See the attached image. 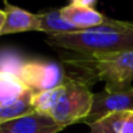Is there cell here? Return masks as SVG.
Listing matches in <instances>:
<instances>
[{
    "mask_svg": "<svg viewBox=\"0 0 133 133\" xmlns=\"http://www.w3.org/2000/svg\"><path fill=\"white\" fill-rule=\"evenodd\" d=\"M0 133H4V132H2V131H1V129H0Z\"/></svg>",
    "mask_w": 133,
    "mask_h": 133,
    "instance_id": "2e32d148",
    "label": "cell"
},
{
    "mask_svg": "<svg viewBox=\"0 0 133 133\" xmlns=\"http://www.w3.org/2000/svg\"><path fill=\"white\" fill-rule=\"evenodd\" d=\"M39 14L40 19V28L42 33L46 35H56V34H64V33L77 32V28L71 25L62 14L61 8L53 9L48 12H42Z\"/></svg>",
    "mask_w": 133,
    "mask_h": 133,
    "instance_id": "9c48e42d",
    "label": "cell"
},
{
    "mask_svg": "<svg viewBox=\"0 0 133 133\" xmlns=\"http://www.w3.org/2000/svg\"><path fill=\"white\" fill-rule=\"evenodd\" d=\"M27 58L19 51L12 49L0 50V72H8L18 77L22 65Z\"/></svg>",
    "mask_w": 133,
    "mask_h": 133,
    "instance_id": "5bb4252c",
    "label": "cell"
},
{
    "mask_svg": "<svg viewBox=\"0 0 133 133\" xmlns=\"http://www.w3.org/2000/svg\"><path fill=\"white\" fill-rule=\"evenodd\" d=\"M115 112H133V87L120 92H108L105 90L94 94V103L85 125Z\"/></svg>",
    "mask_w": 133,
    "mask_h": 133,
    "instance_id": "5b68a950",
    "label": "cell"
},
{
    "mask_svg": "<svg viewBox=\"0 0 133 133\" xmlns=\"http://www.w3.org/2000/svg\"><path fill=\"white\" fill-rule=\"evenodd\" d=\"M94 103V94L85 84L66 79L57 103L49 113V117L61 127L83 123L89 117Z\"/></svg>",
    "mask_w": 133,
    "mask_h": 133,
    "instance_id": "3957f363",
    "label": "cell"
},
{
    "mask_svg": "<svg viewBox=\"0 0 133 133\" xmlns=\"http://www.w3.org/2000/svg\"><path fill=\"white\" fill-rule=\"evenodd\" d=\"M66 78L85 84L91 89L104 82L108 92H120L132 88L133 50L105 54H74L57 50Z\"/></svg>",
    "mask_w": 133,
    "mask_h": 133,
    "instance_id": "6da1fadb",
    "label": "cell"
},
{
    "mask_svg": "<svg viewBox=\"0 0 133 133\" xmlns=\"http://www.w3.org/2000/svg\"><path fill=\"white\" fill-rule=\"evenodd\" d=\"M33 92L27 89L18 99L0 108V125L18 118L34 113L33 106Z\"/></svg>",
    "mask_w": 133,
    "mask_h": 133,
    "instance_id": "30bf717a",
    "label": "cell"
},
{
    "mask_svg": "<svg viewBox=\"0 0 133 133\" xmlns=\"http://www.w3.org/2000/svg\"><path fill=\"white\" fill-rule=\"evenodd\" d=\"M0 129L4 133H58L64 130L50 117L36 112L4 123Z\"/></svg>",
    "mask_w": 133,
    "mask_h": 133,
    "instance_id": "52a82bcc",
    "label": "cell"
},
{
    "mask_svg": "<svg viewBox=\"0 0 133 133\" xmlns=\"http://www.w3.org/2000/svg\"><path fill=\"white\" fill-rule=\"evenodd\" d=\"M95 0H72L61 11L64 18L78 30L96 27L108 20V16L97 11Z\"/></svg>",
    "mask_w": 133,
    "mask_h": 133,
    "instance_id": "8992f818",
    "label": "cell"
},
{
    "mask_svg": "<svg viewBox=\"0 0 133 133\" xmlns=\"http://www.w3.org/2000/svg\"><path fill=\"white\" fill-rule=\"evenodd\" d=\"M18 78L33 94L55 89L63 85L68 79L61 63L39 58H27Z\"/></svg>",
    "mask_w": 133,
    "mask_h": 133,
    "instance_id": "277c9868",
    "label": "cell"
},
{
    "mask_svg": "<svg viewBox=\"0 0 133 133\" xmlns=\"http://www.w3.org/2000/svg\"><path fill=\"white\" fill-rule=\"evenodd\" d=\"M27 88L16 76L8 72H0V108L18 99Z\"/></svg>",
    "mask_w": 133,
    "mask_h": 133,
    "instance_id": "8fae6325",
    "label": "cell"
},
{
    "mask_svg": "<svg viewBox=\"0 0 133 133\" xmlns=\"http://www.w3.org/2000/svg\"><path fill=\"white\" fill-rule=\"evenodd\" d=\"M44 41L56 51L83 55L133 50V22L109 18L89 29L47 35Z\"/></svg>",
    "mask_w": 133,
    "mask_h": 133,
    "instance_id": "7a4b0ae2",
    "label": "cell"
},
{
    "mask_svg": "<svg viewBox=\"0 0 133 133\" xmlns=\"http://www.w3.org/2000/svg\"><path fill=\"white\" fill-rule=\"evenodd\" d=\"M129 112H115L106 115L99 120L88 125L89 133H123L124 124Z\"/></svg>",
    "mask_w": 133,
    "mask_h": 133,
    "instance_id": "7c38bea8",
    "label": "cell"
},
{
    "mask_svg": "<svg viewBox=\"0 0 133 133\" xmlns=\"http://www.w3.org/2000/svg\"><path fill=\"white\" fill-rule=\"evenodd\" d=\"M5 21H6V13H5L4 9H0V36H1L2 29H4Z\"/></svg>",
    "mask_w": 133,
    "mask_h": 133,
    "instance_id": "9a60e30c",
    "label": "cell"
},
{
    "mask_svg": "<svg viewBox=\"0 0 133 133\" xmlns=\"http://www.w3.org/2000/svg\"><path fill=\"white\" fill-rule=\"evenodd\" d=\"M61 91H62V85L55 88V89L47 90V91L39 92V94H34L33 95L34 111L36 113L44 115L49 117V113L51 112L55 104L57 103Z\"/></svg>",
    "mask_w": 133,
    "mask_h": 133,
    "instance_id": "4fadbf2b",
    "label": "cell"
},
{
    "mask_svg": "<svg viewBox=\"0 0 133 133\" xmlns=\"http://www.w3.org/2000/svg\"><path fill=\"white\" fill-rule=\"evenodd\" d=\"M4 6L6 21L1 36L23 32H41L39 14L30 13L21 7L9 4L8 1H4Z\"/></svg>",
    "mask_w": 133,
    "mask_h": 133,
    "instance_id": "ba28073f",
    "label": "cell"
}]
</instances>
